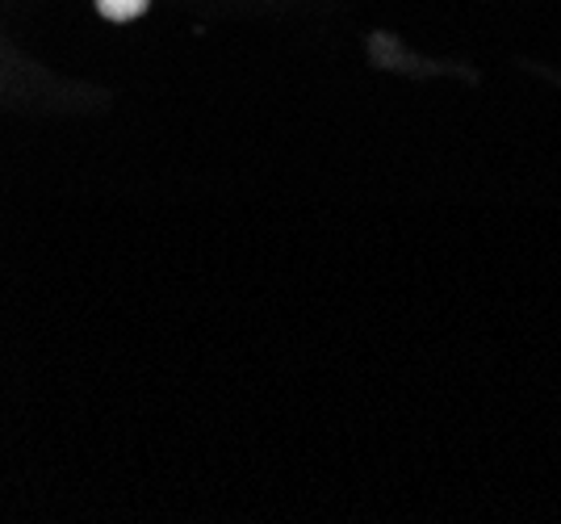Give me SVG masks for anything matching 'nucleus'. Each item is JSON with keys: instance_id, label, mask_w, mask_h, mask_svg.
<instances>
[{"instance_id": "f257e3e1", "label": "nucleus", "mask_w": 561, "mask_h": 524, "mask_svg": "<svg viewBox=\"0 0 561 524\" xmlns=\"http://www.w3.org/2000/svg\"><path fill=\"white\" fill-rule=\"evenodd\" d=\"M93 4L105 22H135V18L147 13L151 0H93Z\"/></svg>"}]
</instances>
